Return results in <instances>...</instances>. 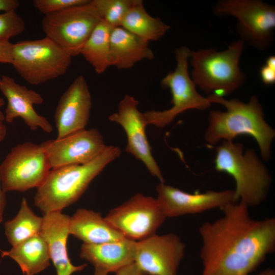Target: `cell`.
I'll list each match as a JSON object with an SVG mask.
<instances>
[{"instance_id":"obj_1","label":"cell","mask_w":275,"mask_h":275,"mask_svg":"<svg viewBox=\"0 0 275 275\" xmlns=\"http://www.w3.org/2000/svg\"><path fill=\"white\" fill-rule=\"evenodd\" d=\"M221 210L222 216L199 228L201 275H249L275 250V218H253L240 202Z\"/></svg>"},{"instance_id":"obj_2","label":"cell","mask_w":275,"mask_h":275,"mask_svg":"<svg viewBox=\"0 0 275 275\" xmlns=\"http://www.w3.org/2000/svg\"><path fill=\"white\" fill-rule=\"evenodd\" d=\"M207 98L211 103H217L226 111L210 112L204 140L214 146L223 141H233L240 135H249L258 144L261 159L271 157V147L275 131L265 121L263 107L258 97H251L249 102L237 98L226 99L224 97L209 94Z\"/></svg>"},{"instance_id":"obj_3","label":"cell","mask_w":275,"mask_h":275,"mask_svg":"<svg viewBox=\"0 0 275 275\" xmlns=\"http://www.w3.org/2000/svg\"><path fill=\"white\" fill-rule=\"evenodd\" d=\"M121 154L119 147L107 146L99 155L89 163L50 169L43 182L37 188L34 205L44 214L62 211L75 203L92 181Z\"/></svg>"},{"instance_id":"obj_4","label":"cell","mask_w":275,"mask_h":275,"mask_svg":"<svg viewBox=\"0 0 275 275\" xmlns=\"http://www.w3.org/2000/svg\"><path fill=\"white\" fill-rule=\"evenodd\" d=\"M215 169L231 176L235 183L236 202L249 207L257 206L266 199L272 178L253 149L244 150L242 143L223 141L215 148Z\"/></svg>"},{"instance_id":"obj_5","label":"cell","mask_w":275,"mask_h":275,"mask_svg":"<svg viewBox=\"0 0 275 275\" xmlns=\"http://www.w3.org/2000/svg\"><path fill=\"white\" fill-rule=\"evenodd\" d=\"M244 45L239 39L222 51L212 47L191 50L190 77L195 85L205 93L221 97L241 87L246 80L239 65Z\"/></svg>"},{"instance_id":"obj_6","label":"cell","mask_w":275,"mask_h":275,"mask_svg":"<svg viewBox=\"0 0 275 275\" xmlns=\"http://www.w3.org/2000/svg\"><path fill=\"white\" fill-rule=\"evenodd\" d=\"M71 62L72 57L46 37L13 43L11 64L31 85H39L63 75Z\"/></svg>"},{"instance_id":"obj_7","label":"cell","mask_w":275,"mask_h":275,"mask_svg":"<svg viewBox=\"0 0 275 275\" xmlns=\"http://www.w3.org/2000/svg\"><path fill=\"white\" fill-rule=\"evenodd\" d=\"M191 50L182 46L175 51L176 67L161 80L163 88L170 89L172 99L171 108L162 111H148L143 113L147 125L164 127L180 114L189 109L205 110L211 105L208 98L201 95L191 78L188 61Z\"/></svg>"},{"instance_id":"obj_8","label":"cell","mask_w":275,"mask_h":275,"mask_svg":"<svg viewBox=\"0 0 275 275\" xmlns=\"http://www.w3.org/2000/svg\"><path fill=\"white\" fill-rule=\"evenodd\" d=\"M217 16H233L241 40L256 49H267L273 40L275 7L261 0H222L213 6Z\"/></svg>"},{"instance_id":"obj_9","label":"cell","mask_w":275,"mask_h":275,"mask_svg":"<svg viewBox=\"0 0 275 275\" xmlns=\"http://www.w3.org/2000/svg\"><path fill=\"white\" fill-rule=\"evenodd\" d=\"M101 21L91 1L62 11L44 15L42 31L72 57L80 54L85 43Z\"/></svg>"},{"instance_id":"obj_10","label":"cell","mask_w":275,"mask_h":275,"mask_svg":"<svg viewBox=\"0 0 275 275\" xmlns=\"http://www.w3.org/2000/svg\"><path fill=\"white\" fill-rule=\"evenodd\" d=\"M50 169L41 144L25 142L17 145L0 164L2 189L6 193L38 188Z\"/></svg>"},{"instance_id":"obj_11","label":"cell","mask_w":275,"mask_h":275,"mask_svg":"<svg viewBox=\"0 0 275 275\" xmlns=\"http://www.w3.org/2000/svg\"><path fill=\"white\" fill-rule=\"evenodd\" d=\"M105 218L124 238L139 241L155 234L167 217L157 198L138 194Z\"/></svg>"},{"instance_id":"obj_12","label":"cell","mask_w":275,"mask_h":275,"mask_svg":"<svg viewBox=\"0 0 275 275\" xmlns=\"http://www.w3.org/2000/svg\"><path fill=\"white\" fill-rule=\"evenodd\" d=\"M185 245L174 233L136 241L134 263L144 275H177Z\"/></svg>"},{"instance_id":"obj_13","label":"cell","mask_w":275,"mask_h":275,"mask_svg":"<svg viewBox=\"0 0 275 275\" xmlns=\"http://www.w3.org/2000/svg\"><path fill=\"white\" fill-rule=\"evenodd\" d=\"M139 102L133 96L125 95L120 101L117 112L109 116L124 130L127 138V152L142 161L150 173L160 182H164L160 169L152 154L146 128L147 125L143 113L138 109Z\"/></svg>"},{"instance_id":"obj_14","label":"cell","mask_w":275,"mask_h":275,"mask_svg":"<svg viewBox=\"0 0 275 275\" xmlns=\"http://www.w3.org/2000/svg\"><path fill=\"white\" fill-rule=\"evenodd\" d=\"M41 145L51 169L89 163L107 147L102 134L95 128L85 129L61 139L47 140Z\"/></svg>"},{"instance_id":"obj_15","label":"cell","mask_w":275,"mask_h":275,"mask_svg":"<svg viewBox=\"0 0 275 275\" xmlns=\"http://www.w3.org/2000/svg\"><path fill=\"white\" fill-rule=\"evenodd\" d=\"M156 191L157 199L167 217L200 213L215 208L222 209L231 203L237 202L232 189L191 194L160 182Z\"/></svg>"},{"instance_id":"obj_16","label":"cell","mask_w":275,"mask_h":275,"mask_svg":"<svg viewBox=\"0 0 275 275\" xmlns=\"http://www.w3.org/2000/svg\"><path fill=\"white\" fill-rule=\"evenodd\" d=\"M92 107V98L84 76H77L61 97L54 114L59 139L86 129Z\"/></svg>"},{"instance_id":"obj_17","label":"cell","mask_w":275,"mask_h":275,"mask_svg":"<svg viewBox=\"0 0 275 275\" xmlns=\"http://www.w3.org/2000/svg\"><path fill=\"white\" fill-rule=\"evenodd\" d=\"M0 91L7 100L4 121L11 123L15 119L21 118L31 130L40 128L46 133L52 131L53 127L48 120L39 115L33 107L44 102L40 94L7 75L0 77Z\"/></svg>"},{"instance_id":"obj_18","label":"cell","mask_w":275,"mask_h":275,"mask_svg":"<svg viewBox=\"0 0 275 275\" xmlns=\"http://www.w3.org/2000/svg\"><path fill=\"white\" fill-rule=\"evenodd\" d=\"M70 216L56 211L44 214L40 234L48 248L50 260L57 275H72L83 270L87 265H74L69 258L67 242L70 234Z\"/></svg>"},{"instance_id":"obj_19","label":"cell","mask_w":275,"mask_h":275,"mask_svg":"<svg viewBox=\"0 0 275 275\" xmlns=\"http://www.w3.org/2000/svg\"><path fill=\"white\" fill-rule=\"evenodd\" d=\"M136 241L127 238L101 244L83 243L80 257L95 268L107 272H116L134 262Z\"/></svg>"},{"instance_id":"obj_20","label":"cell","mask_w":275,"mask_h":275,"mask_svg":"<svg viewBox=\"0 0 275 275\" xmlns=\"http://www.w3.org/2000/svg\"><path fill=\"white\" fill-rule=\"evenodd\" d=\"M112 66L119 69L131 68L144 60H152L154 54L149 42L122 26L112 29L110 35Z\"/></svg>"},{"instance_id":"obj_21","label":"cell","mask_w":275,"mask_h":275,"mask_svg":"<svg viewBox=\"0 0 275 275\" xmlns=\"http://www.w3.org/2000/svg\"><path fill=\"white\" fill-rule=\"evenodd\" d=\"M70 234L84 243L97 244L124 238L100 212L84 208L77 209L70 216Z\"/></svg>"},{"instance_id":"obj_22","label":"cell","mask_w":275,"mask_h":275,"mask_svg":"<svg viewBox=\"0 0 275 275\" xmlns=\"http://www.w3.org/2000/svg\"><path fill=\"white\" fill-rule=\"evenodd\" d=\"M1 256L14 260L22 275H35L50 265L47 245L40 233L12 246L9 251H2Z\"/></svg>"},{"instance_id":"obj_23","label":"cell","mask_w":275,"mask_h":275,"mask_svg":"<svg viewBox=\"0 0 275 275\" xmlns=\"http://www.w3.org/2000/svg\"><path fill=\"white\" fill-rule=\"evenodd\" d=\"M121 26L149 42L159 40L171 28L159 18L148 14L141 0H134Z\"/></svg>"},{"instance_id":"obj_24","label":"cell","mask_w":275,"mask_h":275,"mask_svg":"<svg viewBox=\"0 0 275 275\" xmlns=\"http://www.w3.org/2000/svg\"><path fill=\"white\" fill-rule=\"evenodd\" d=\"M112 28L101 20L84 45L80 54L100 74L112 66L110 35Z\"/></svg>"},{"instance_id":"obj_25","label":"cell","mask_w":275,"mask_h":275,"mask_svg":"<svg viewBox=\"0 0 275 275\" xmlns=\"http://www.w3.org/2000/svg\"><path fill=\"white\" fill-rule=\"evenodd\" d=\"M42 224L43 217L33 212L23 197L17 214L4 224L5 235L10 244L14 246L40 233Z\"/></svg>"},{"instance_id":"obj_26","label":"cell","mask_w":275,"mask_h":275,"mask_svg":"<svg viewBox=\"0 0 275 275\" xmlns=\"http://www.w3.org/2000/svg\"><path fill=\"white\" fill-rule=\"evenodd\" d=\"M134 0H92L101 20L112 29L121 26Z\"/></svg>"},{"instance_id":"obj_27","label":"cell","mask_w":275,"mask_h":275,"mask_svg":"<svg viewBox=\"0 0 275 275\" xmlns=\"http://www.w3.org/2000/svg\"><path fill=\"white\" fill-rule=\"evenodd\" d=\"M25 24L23 18L15 11L0 14V42H8L10 38L21 34Z\"/></svg>"},{"instance_id":"obj_28","label":"cell","mask_w":275,"mask_h":275,"mask_svg":"<svg viewBox=\"0 0 275 275\" xmlns=\"http://www.w3.org/2000/svg\"><path fill=\"white\" fill-rule=\"evenodd\" d=\"M90 2V0H34L33 4L37 10L46 15Z\"/></svg>"},{"instance_id":"obj_29","label":"cell","mask_w":275,"mask_h":275,"mask_svg":"<svg viewBox=\"0 0 275 275\" xmlns=\"http://www.w3.org/2000/svg\"><path fill=\"white\" fill-rule=\"evenodd\" d=\"M260 77L265 85H272L275 83V57L270 56L265 60V63L260 68Z\"/></svg>"},{"instance_id":"obj_30","label":"cell","mask_w":275,"mask_h":275,"mask_svg":"<svg viewBox=\"0 0 275 275\" xmlns=\"http://www.w3.org/2000/svg\"><path fill=\"white\" fill-rule=\"evenodd\" d=\"M13 43L8 42H0V63L12 64Z\"/></svg>"},{"instance_id":"obj_31","label":"cell","mask_w":275,"mask_h":275,"mask_svg":"<svg viewBox=\"0 0 275 275\" xmlns=\"http://www.w3.org/2000/svg\"><path fill=\"white\" fill-rule=\"evenodd\" d=\"M116 275H144L134 262L116 272Z\"/></svg>"},{"instance_id":"obj_32","label":"cell","mask_w":275,"mask_h":275,"mask_svg":"<svg viewBox=\"0 0 275 275\" xmlns=\"http://www.w3.org/2000/svg\"><path fill=\"white\" fill-rule=\"evenodd\" d=\"M20 6L17 0H0V11H15Z\"/></svg>"},{"instance_id":"obj_33","label":"cell","mask_w":275,"mask_h":275,"mask_svg":"<svg viewBox=\"0 0 275 275\" xmlns=\"http://www.w3.org/2000/svg\"><path fill=\"white\" fill-rule=\"evenodd\" d=\"M7 204L6 193L3 190L0 175V223L3 221L4 212Z\"/></svg>"},{"instance_id":"obj_34","label":"cell","mask_w":275,"mask_h":275,"mask_svg":"<svg viewBox=\"0 0 275 275\" xmlns=\"http://www.w3.org/2000/svg\"><path fill=\"white\" fill-rule=\"evenodd\" d=\"M7 134V128L3 121L0 120V142L3 141Z\"/></svg>"},{"instance_id":"obj_35","label":"cell","mask_w":275,"mask_h":275,"mask_svg":"<svg viewBox=\"0 0 275 275\" xmlns=\"http://www.w3.org/2000/svg\"><path fill=\"white\" fill-rule=\"evenodd\" d=\"M256 275H275V270L272 268H267L261 270Z\"/></svg>"},{"instance_id":"obj_36","label":"cell","mask_w":275,"mask_h":275,"mask_svg":"<svg viewBox=\"0 0 275 275\" xmlns=\"http://www.w3.org/2000/svg\"><path fill=\"white\" fill-rule=\"evenodd\" d=\"M4 104L5 100L0 96V120L2 121L5 120V115L1 110V107L4 106Z\"/></svg>"},{"instance_id":"obj_37","label":"cell","mask_w":275,"mask_h":275,"mask_svg":"<svg viewBox=\"0 0 275 275\" xmlns=\"http://www.w3.org/2000/svg\"><path fill=\"white\" fill-rule=\"evenodd\" d=\"M107 273L99 269L95 268L94 275H107Z\"/></svg>"}]
</instances>
